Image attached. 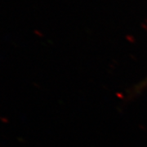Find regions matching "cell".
<instances>
[{
  "mask_svg": "<svg viewBox=\"0 0 147 147\" xmlns=\"http://www.w3.org/2000/svg\"><path fill=\"white\" fill-rule=\"evenodd\" d=\"M143 84H144V85H146V84H147V80H146V81H145V82H144Z\"/></svg>",
  "mask_w": 147,
  "mask_h": 147,
  "instance_id": "6da1fadb",
  "label": "cell"
}]
</instances>
